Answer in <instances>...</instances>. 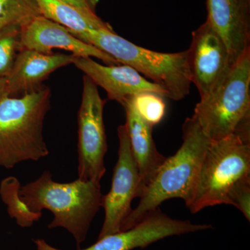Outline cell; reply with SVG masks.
<instances>
[{
  "mask_svg": "<svg viewBox=\"0 0 250 250\" xmlns=\"http://www.w3.org/2000/svg\"><path fill=\"white\" fill-rule=\"evenodd\" d=\"M75 67L106 90L109 100L123 104L129 99L143 92H154L167 98L165 90L149 82L139 72L126 65H103L90 57H75Z\"/></svg>",
  "mask_w": 250,
  "mask_h": 250,
  "instance_id": "obj_12",
  "label": "cell"
},
{
  "mask_svg": "<svg viewBox=\"0 0 250 250\" xmlns=\"http://www.w3.org/2000/svg\"><path fill=\"white\" fill-rule=\"evenodd\" d=\"M164 97L154 92H143L132 98L135 108L147 124L154 126L159 124L166 114Z\"/></svg>",
  "mask_w": 250,
  "mask_h": 250,
  "instance_id": "obj_20",
  "label": "cell"
},
{
  "mask_svg": "<svg viewBox=\"0 0 250 250\" xmlns=\"http://www.w3.org/2000/svg\"><path fill=\"white\" fill-rule=\"evenodd\" d=\"M250 176V143L236 134L210 141L202 160L190 201L192 213L206 207L228 205V195L236 182Z\"/></svg>",
  "mask_w": 250,
  "mask_h": 250,
  "instance_id": "obj_6",
  "label": "cell"
},
{
  "mask_svg": "<svg viewBox=\"0 0 250 250\" xmlns=\"http://www.w3.org/2000/svg\"><path fill=\"white\" fill-rule=\"evenodd\" d=\"M41 16L67 28L73 35L93 30L112 29L96 13L78 9L62 0H36Z\"/></svg>",
  "mask_w": 250,
  "mask_h": 250,
  "instance_id": "obj_16",
  "label": "cell"
},
{
  "mask_svg": "<svg viewBox=\"0 0 250 250\" xmlns=\"http://www.w3.org/2000/svg\"><path fill=\"white\" fill-rule=\"evenodd\" d=\"M21 30L19 26L4 28L0 31V77H7L18 54L22 50Z\"/></svg>",
  "mask_w": 250,
  "mask_h": 250,
  "instance_id": "obj_19",
  "label": "cell"
},
{
  "mask_svg": "<svg viewBox=\"0 0 250 250\" xmlns=\"http://www.w3.org/2000/svg\"><path fill=\"white\" fill-rule=\"evenodd\" d=\"M62 1L78 9L93 13H96L95 10L98 4V0H62Z\"/></svg>",
  "mask_w": 250,
  "mask_h": 250,
  "instance_id": "obj_22",
  "label": "cell"
},
{
  "mask_svg": "<svg viewBox=\"0 0 250 250\" xmlns=\"http://www.w3.org/2000/svg\"><path fill=\"white\" fill-rule=\"evenodd\" d=\"M111 56L117 62L134 68L150 79L174 101L183 100L190 92L188 52L162 53L135 45L117 35L112 29L93 30L75 35Z\"/></svg>",
  "mask_w": 250,
  "mask_h": 250,
  "instance_id": "obj_5",
  "label": "cell"
},
{
  "mask_svg": "<svg viewBox=\"0 0 250 250\" xmlns=\"http://www.w3.org/2000/svg\"><path fill=\"white\" fill-rule=\"evenodd\" d=\"M39 16L36 0H0V31L12 26L22 27Z\"/></svg>",
  "mask_w": 250,
  "mask_h": 250,
  "instance_id": "obj_18",
  "label": "cell"
},
{
  "mask_svg": "<svg viewBox=\"0 0 250 250\" xmlns=\"http://www.w3.org/2000/svg\"><path fill=\"white\" fill-rule=\"evenodd\" d=\"M106 100L98 86L83 76V93L78 115V179L100 182L106 172L104 156L107 151L104 123Z\"/></svg>",
  "mask_w": 250,
  "mask_h": 250,
  "instance_id": "obj_7",
  "label": "cell"
},
{
  "mask_svg": "<svg viewBox=\"0 0 250 250\" xmlns=\"http://www.w3.org/2000/svg\"><path fill=\"white\" fill-rule=\"evenodd\" d=\"M19 196L32 213L50 210L54 218L48 228L65 229L79 248L102 207L103 195L100 182L77 179L70 183H59L52 179L51 172L45 171L34 182L21 187Z\"/></svg>",
  "mask_w": 250,
  "mask_h": 250,
  "instance_id": "obj_1",
  "label": "cell"
},
{
  "mask_svg": "<svg viewBox=\"0 0 250 250\" xmlns=\"http://www.w3.org/2000/svg\"><path fill=\"white\" fill-rule=\"evenodd\" d=\"M75 56L60 53L43 54L22 49L6 78L10 97L30 93L42 86L41 83L55 70L73 63Z\"/></svg>",
  "mask_w": 250,
  "mask_h": 250,
  "instance_id": "obj_14",
  "label": "cell"
},
{
  "mask_svg": "<svg viewBox=\"0 0 250 250\" xmlns=\"http://www.w3.org/2000/svg\"><path fill=\"white\" fill-rule=\"evenodd\" d=\"M207 21L228 47L233 65L250 49V0H207Z\"/></svg>",
  "mask_w": 250,
  "mask_h": 250,
  "instance_id": "obj_13",
  "label": "cell"
},
{
  "mask_svg": "<svg viewBox=\"0 0 250 250\" xmlns=\"http://www.w3.org/2000/svg\"><path fill=\"white\" fill-rule=\"evenodd\" d=\"M182 131V146L175 154L166 158L140 197L138 207L123 222L121 231L132 228L169 199H182L186 205L190 201L210 140L194 116L186 120Z\"/></svg>",
  "mask_w": 250,
  "mask_h": 250,
  "instance_id": "obj_2",
  "label": "cell"
},
{
  "mask_svg": "<svg viewBox=\"0 0 250 250\" xmlns=\"http://www.w3.org/2000/svg\"><path fill=\"white\" fill-rule=\"evenodd\" d=\"M6 96H9L6 90V78L0 77V102Z\"/></svg>",
  "mask_w": 250,
  "mask_h": 250,
  "instance_id": "obj_23",
  "label": "cell"
},
{
  "mask_svg": "<svg viewBox=\"0 0 250 250\" xmlns=\"http://www.w3.org/2000/svg\"><path fill=\"white\" fill-rule=\"evenodd\" d=\"M193 116L210 141L236 134L250 143V49L197 104Z\"/></svg>",
  "mask_w": 250,
  "mask_h": 250,
  "instance_id": "obj_4",
  "label": "cell"
},
{
  "mask_svg": "<svg viewBox=\"0 0 250 250\" xmlns=\"http://www.w3.org/2000/svg\"><path fill=\"white\" fill-rule=\"evenodd\" d=\"M188 52L190 81L200 98L209 95L223 80L231 65L228 47L208 21L192 33Z\"/></svg>",
  "mask_w": 250,
  "mask_h": 250,
  "instance_id": "obj_10",
  "label": "cell"
},
{
  "mask_svg": "<svg viewBox=\"0 0 250 250\" xmlns=\"http://www.w3.org/2000/svg\"><path fill=\"white\" fill-rule=\"evenodd\" d=\"M118 159L113 170L111 190L102 200L105 218L98 239L121 231L123 222L132 210L131 202L135 197H139V171L126 125L118 127Z\"/></svg>",
  "mask_w": 250,
  "mask_h": 250,
  "instance_id": "obj_8",
  "label": "cell"
},
{
  "mask_svg": "<svg viewBox=\"0 0 250 250\" xmlns=\"http://www.w3.org/2000/svg\"><path fill=\"white\" fill-rule=\"evenodd\" d=\"M21 188L19 181L16 177L4 179L0 186V195L7 205L8 212L22 228H29L42 216V213H32L28 209L19 196Z\"/></svg>",
  "mask_w": 250,
  "mask_h": 250,
  "instance_id": "obj_17",
  "label": "cell"
},
{
  "mask_svg": "<svg viewBox=\"0 0 250 250\" xmlns=\"http://www.w3.org/2000/svg\"><path fill=\"white\" fill-rule=\"evenodd\" d=\"M210 225L194 224L169 217L160 208L152 210L132 228L100 238L88 248L78 250H134L147 248L164 238L210 229ZM37 250H61L49 246L43 239L35 242Z\"/></svg>",
  "mask_w": 250,
  "mask_h": 250,
  "instance_id": "obj_9",
  "label": "cell"
},
{
  "mask_svg": "<svg viewBox=\"0 0 250 250\" xmlns=\"http://www.w3.org/2000/svg\"><path fill=\"white\" fill-rule=\"evenodd\" d=\"M50 97V89L42 86L0 102V166L12 168L22 161L48 155L42 128Z\"/></svg>",
  "mask_w": 250,
  "mask_h": 250,
  "instance_id": "obj_3",
  "label": "cell"
},
{
  "mask_svg": "<svg viewBox=\"0 0 250 250\" xmlns=\"http://www.w3.org/2000/svg\"><path fill=\"white\" fill-rule=\"evenodd\" d=\"M126 112L125 125L129 135L131 150L140 174L139 197L148 187L166 157L156 149L152 137L153 126L139 116L132 102V98L123 104Z\"/></svg>",
  "mask_w": 250,
  "mask_h": 250,
  "instance_id": "obj_15",
  "label": "cell"
},
{
  "mask_svg": "<svg viewBox=\"0 0 250 250\" xmlns=\"http://www.w3.org/2000/svg\"><path fill=\"white\" fill-rule=\"evenodd\" d=\"M228 205L236 207L250 222V176L238 181L231 188Z\"/></svg>",
  "mask_w": 250,
  "mask_h": 250,
  "instance_id": "obj_21",
  "label": "cell"
},
{
  "mask_svg": "<svg viewBox=\"0 0 250 250\" xmlns=\"http://www.w3.org/2000/svg\"><path fill=\"white\" fill-rule=\"evenodd\" d=\"M22 49L43 54L53 53L54 49L68 51L77 57H94L107 65H119L111 56L75 37L67 28L42 16L31 19L21 30Z\"/></svg>",
  "mask_w": 250,
  "mask_h": 250,
  "instance_id": "obj_11",
  "label": "cell"
}]
</instances>
